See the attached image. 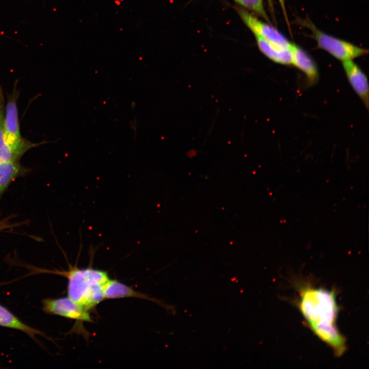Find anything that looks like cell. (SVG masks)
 Instances as JSON below:
<instances>
[{
  "mask_svg": "<svg viewBox=\"0 0 369 369\" xmlns=\"http://www.w3.org/2000/svg\"><path fill=\"white\" fill-rule=\"evenodd\" d=\"M299 310L312 331L339 357L346 350V340L336 326L339 308L335 292L323 288H302Z\"/></svg>",
  "mask_w": 369,
  "mask_h": 369,
  "instance_id": "cell-1",
  "label": "cell"
},
{
  "mask_svg": "<svg viewBox=\"0 0 369 369\" xmlns=\"http://www.w3.org/2000/svg\"><path fill=\"white\" fill-rule=\"evenodd\" d=\"M65 275L68 280V297L85 310L90 311L105 299L104 288L110 279L107 272L71 266Z\"/></svg>",
  "mask_w": 369,
  "mask_h": 369,
  "instance_id": "cell-2",
  "label": "cell"
},
{
  "mask_svg": "<svg viewBox=\"0 0 369 369\" xmlns=\"http://www.w3.org/2000/svg\"><path fill=\"white\" fill-rule=\"evenodd\" d=\"M302 24L312 31L313 36L320 48L342 61L353 60L368 53L366 49L322 32L310 20H304Z\"/></svg>",
  "mask_w": 369,
  "mask_h": 369,
  "instance_id": "cell-3",
  "label": "cell"
},
{
  "mask_svg": "<svg viewBox=\"0 0 369 369\" xmlns=\"http://www.w3.org/2000/svg\"><path fill=\"white\" fill-rule=\"evenodd\" d=\"M18 94L15 85L13 92L8 98L5 107L4 129L5 140L11 147L24 151L26 153L30 149L37 147L40 143H33L23 138L20 134L18 120L17 99Z\"/></svg>",
  "mask_w": 369,
  "mask_h": 369,
  "instance_id": "cell-4",
  "label": "cell"
},
{
  "mask_svg": "<svg viewBox=\"0 0 369 369\" xmlns=\"http://www.w3.org/2000/svg\"><path fill=\"white\" fill-rule=\"evenodd\" d=\"M45 312L80 321L92 322L89 311L85 310L69 297L47 299L43 301Z\"/></svg>",
  "mask_w": 369,
  "mask_h": 369,
  "instance_id": "cell-5",
  "label": "cell"
},
{
  "mask_svg": "<svg viewBox=\"0 0 369 369\" xmlns=\"http://www.w3.org/2000/svg\"><path fill=\"white\" fill-rule=\"evenodd\" d=\"M239 14L245 25L255 35L278 46L291 48L292 43L275 28L254 16L244 10H240Z\"/></svg>",
  "mask_w": 369,
  "mask_h": 369,
  "instance_id": "cell-6",
  "label": "cell"
},
{
  "mask_svg": "<svg viewBox=\"0 0 369 369\" xmlns=\"http://www.w3.org/2000/svg\"><path fill=\"white\" fill-rule=\"evenodd\" d=\"M342 66L353 89L368 108L369 90L365 74L353 60L342 61Z\"/></svg>",
  "mask_w": 369,
  "mask_h": 369,
  "instance_id": "cell-7",
  "label": "cell"
},
{
  "mask_svg": "<svg viewBox=\"0 0 369 369\" xmlns=\"http://www.w3.org/2000/svg\"><path fill=\"white\" fill-rule=\"evenodd\" d=\"M292 65L301 70L309 82L315 83L318 78L317 66L313 59L300 47L292 43Z\"/></svg>",
  "mask_w": 369,
  "mask_h": 369,
  "instance_id": "cell-8",
  "label": "cell"
},
{
  "mask_svg": "<svg viewBox=\"0 0 369 369\" xmlns=\"http://www.w3.org/2000/svg\"><path fill=\"white\" fill-rule=\"evenodd\" d=\"M4 112L5 100L0 85V162L19 161L26 152L11 147L6 141L4 129Z\"/></svg>",
  "mask_w": 369,
  "mask_h": 369,
  "instance_id": "cell-9",
  "label": "cell"
},
{
  "mask_svg": "<svg viewBox=\"0 0 369 369\" xmlns=\"http://www.w3.org/2000/svg\"><path fill=\"white\" fill-rule=\"evenodd\" d=\"M255 35L260 50L267 57L278 64L285 65L292 64L291 48L278 46L257 35Z\"/></svg>",
  "mask_w": 369,
  "mask_h": 369,
  "instance_id": "cell-10",
  "label": "cell"
},
{
  "mask_svg": "<svg viewBox=\"0 0 369 369\" xmlns=\"http://www.w3.org/2000/svg\"><path fill=\"white\" fill-rule=\"evenodd\" d=\"M104 297L105 299L135 297L156 301L148 295L136 291L130 286L116 280L110 279L104 288Z\"/></svg>",
  "mask_w": 369,
  "mask_h": 369,
  "instance_id": "cell-11",
  "label": "cell"
},
{
  "mask_svg": "<svg viewBox=\"0 0 369 369\" xmlns=\"http://www.w3.org/2000/svg\"><path fill=\"white\" fill-rule=\"evenodd\" d=\"M29 169L19 161L0 162V201L11 183L16 178L25 175Z\"/></svg>",
  "mask_w": 369,
  "mask_h": 369,
  "instance_id": "cell-12",
  "label": "cell"
},
{
  "mask_svg": "<svg viewBox=\"0 0 369 369\" xmlns=\"http://www.w3.org/2000/svg\"><path fill=\"white\" fill-rule=\"evenodd\" d=\"M0 325L21 331L32 338L43 333L23 323L5 307L0 304Z\"/></svg>",
  "mask_w": 369,
  "mask_h": 369,
  "instance_id": "cell-13",
  "label": "cell"
},
{
  "mask_svg": "<svg viewBox=\"0 0 369 369\" xmlns=\"http://www.w3.org/2000/svg\"><path fill=\"white\" fill-rule=\"evenodd\" d=\"M235 2L254 11L264 19L269 22L263 5L262 0H234Z\"/></svg>",
  "mask_w": 369,
  "mask_h": 369,
  "instance_id": "cell-14",
  "label": "cell"
},
{
  "mask_svg": "<svg viewBox=\"0 0 369 369\" xmlns=\"http://www.w3.org/2000/svg\"><path fill=\"white\" fill-rule=\"evenodd\" d=\"M17 226L16 223H12L10 218L8 217L0 220V232Z\"/></svg>",
  "mask_w": 369,
  "mask_h": 369,
  "instance_id": "cell-15",
  "label": "cell"
},
{
  "mask_svg": "<svg viewBox=\"0 0 369 369\" xmlns=\"http://www.w3.org/2000/svg\"><path fill=\"white\" fill-rule=\"evenodd\" d=\"M278 1H279V4H280V6H281V8H282V11H283V14H284V17H285V18L286 20H286L287 22H288V18H287V15H286V10H285L284 0H278Z\"/></svg>",
  "mask_w": 369,
  "mask_h": 369,
  "instance_id": "cell-16",
  "label": "cell"
},
{
  "mask_svg": "<svg viewBox=\"0 0 369 369\" xmlns=\"http://www.w3.org/2000/svg\"><path fill=\"white\" fill-rule=\"evenodd\" d=\"M269 6L271 9V10H273V3H272V0H267Z\"/></svg>",
  "mask_w": 369,
  "mask_h": 369,
  "instance_id": "cell-17",
  "label": "cell"
},
{
  "mask_svg": "<svg viewBox=\"0 0 369 369\" xmlns=\"http://www.w3.org/2000/svg\"><path fill=\"white\" fill-rule=\"evenodd\" d=\"M0 35H1V34H0Z\"/></svg>",
  "mask_w": 369,
  "mask_h": 369,
  "instance_id": "cell-18",
  "label": "cell"
}]
</instances>
